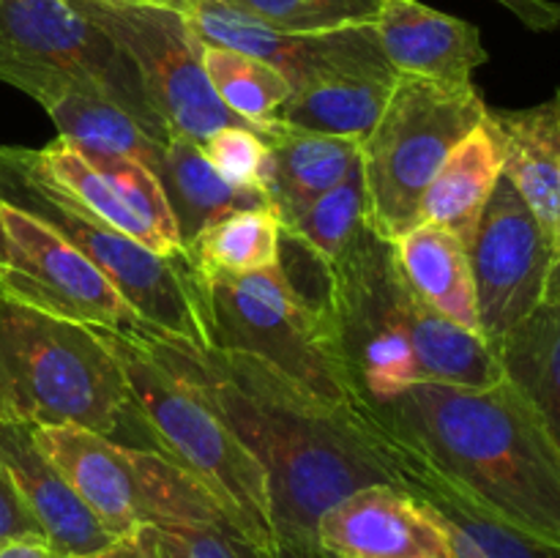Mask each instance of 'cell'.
Wrapping results in <instances>:
<instances>
[{"label": "cell", "instance_id": "6da1fadb", "mask_svg": "<svg viewBox=\"0 0 560 558\" xmlns=\"http://www.w3.org/2000/svg\"><path fill=\"white\" fill-rule=\"evenodd\" d=\"M178 370L195 377L238 441L262 465L273 542L320 550L317 523L370 485L408 490L405 457L366 408L317 397L257 356L148 332Z\"/></svg>", "mask_w": 560, "mask_h": 558}, {"label": "cell", "instance_id": "7a4b0ae2", "mask_svg": "<svg viewBox=\"0 0 560 558\" xmlns=\"http://www.w3.org/2000/svg\"><path fill=\"white\" fill-rule=\"evenodd\" d=\"M410 463L512 528L560 545V449L523 394L416 383L366 408Z\"/></svg>", "mask_w": 560, "mask_h": 558}, {"label": "cell", "instance_id": "3957f363", "mask_svg": "<svg viewBox=\"0 0 560 558\" xmlns=\"http://www.w3.org/2000/svg\"><path fill=\"white\" fill-rule=\"evenodd\" d=\"M334 328L359 403L399 397L416 383L490 388L503 381L495 348L419 299L388 241L364 224L334 263Z\"/></svg>", "mask_w": 560, "mask_h": 558}, {"label": "cell", "instance_id": "277c9868", "mask_svg": "<svg viewBox=\"0 0 560 558\" xmlns=\"http://www.w3.org/2000/svg\"><path fill=\"white\" fill-rule=\"evenodd\" d=\"M0 421L77 425L159 452L96 332L0 295Z\"/></svg>", "mask_w": 560, "mask_h": 558}, {"label": "cell", "instance_id": "5b68a950", "mask_svg": "<svg viewBox=\"0 0 560 558\" xmlns=\"http://www.w3.org/2000/svg\"><path fill=\"white\" fill-rule=\"evenodd\" d=\"M91 328V326H88ZM118 364L159 452L184 465L249 539L273 545L271 492L262 465L219 416L195 377L173 364L148 332L93 328Z\"/></svg>", "mask_w": 560, "mask_h": 558}, {"label": "cell", "instance_id": "8992f818", "mask_svg": "<svg viewBox=\"0 0 560 558\" xmlns=\"http://www.w3.org/2000/svg\"><path fill=\"white\" fill-rule=\"evenodd\" d=\"M184 271L206 345L244 350L317 397L364 408L339 350L334 317L301 299L277 263L260 271L228 274L184 260Z\"/></svg>", "mask_w": 560, "mask_h": 558}, {"label": "cell", "instance_id": "52a82bcc", "mask_svg": "<svg viewBox=\"0 0 560 558\" xmlns=\"http://www.w3.org/2000/svg\"><path fill=\"white\" fill-rule=\"evenodd\" d=\"M487 109L476 82L446 85L397 74L381 118L361 140L364 224L377 239L392 244L419 224L432 178Z\"/></svg>", "mask_w": 560, "mask_h": 558}, {"label": "cell", "instance_id": "ba28073f", "mask_svg": "<svg viewBox=\"0 0 560 558\" xmlns=\"http://www.w3.org/2000/svg\"><path fill=\"white\" fill-rule=\"evenodd\" d=\"M33 441L113 536L137 528H235L217 498L167 454L77 425L33 427Z\"/></svg>", "mask_w": 560, "mask_h": 558}, {"label": "cell", "instance_id": "9c48e42d", "mask_svg": "<svg viewBox=\"0 0 560 558\" xmlns=\"http://www.w3.org/2000/svg\"><path fill=\"white\" fill-rule=\"evenodd\" d=\"M0 200L47 224L96 263L159 334L206 345L180 255H156L102 222L36 167L31 148L0 146Z\"/></svg>", "mask_w": 560, "mask_h": 558}, {"label": "cell", "instance_id": "30bf717a", "mask_svg": "<svg viewBox=\"0 0 560 558\" xmlns=\"http://www.w3.org/2000/svg\"><path fill=\"white\" fill-rule=\"evenodd\" d=\"M55 80L113 98L156 140L173 135L129 55L69 0H0V82L31 93Z\"/></svg>", "mask_w": 560, "mask_h": 558}, {"label": "cell", "instance_id": "8fae6325", "mask_svg": "<svg viewBox=\"0 0 560 558\" xmlns=\"http://www.w3.org/2000/svg\"><path fill=\"white\" fill-rule=\"evenodd\" d=\"M115 38L140 71L153 109L170 131L206 142L224 126H252L230 113L202 69V42L184 11L148 0H69ZM255 129V126H252ZM257 131V129H255Z\"/></svg>", "mask_w": 560, "mask_h": 558}, {"label": "cell", "instance_id": "7c38bea8", "mask_svg": "<svg viewBox=\"0 0 560 558\" xmlns=\"http://www.w3.org/2000/svg\"><path fill=\"white\" fill-rule=\"evenodd\" d=\"M0 224L5 235L0 295L91 328H113V332L153 328L96 263L66 244L47 224L36 222L3 200H0Z\"/></svg>", "mask_w": 560, "mask_h": 558}, {"label": "cell", "instance_id": "4fadbf2b", "mask_svg": "<svg viewBox=\"0 0 560 558\" xmlns=\"http://www.w3.org/2000/svg\"><path fill=\"white\" fill-rule=\"evenodd\" d=\"M465 249L479 334L498 348L512 328L545 304L556 244L512 181L501 175Z\"/></svg>", "mask_w": 560, "mask_h": 558}, {"label": "cell", "instance_id": "5bb4252c", "mask_svg": "<svg viewBox=\"0 0 560 558\" xmlns=\"http://www.w3.org/2000/svg\"><path fill=\"white\" fill-rule=\"evenodd\" d=\"M186 20L202 44L262 60L277 69L293 91L317 77L345 71H394L377 42L375 25L337 33H282L228 0H191Z\"/></svg>", "mask_w": 560, "mask_h": 558}, {"label": "cell", "instance_id": "9a60e30c", "mask_svg": "<svg viewBox=\"0 0 560 558\" xmlns=\"http://www.w3.org/2000/svg\"><path fill=\"white\" fill-rule=\"evenodd\" d=\"M328 558H454L441 518L397 485H370L334 503L317 523Z\"/></svg>", "mask_w": 560, "mask_h": 558}, {"label": "cell", "instance_id": "2e32d148", "mask_svg": "<svg viewBox=\"0 0 560 558\" xmlns=\"http://www.w3.org/2000/svg\"><path fill=\"white\" fill-rule=\"evenodd\" d=\"M375 33L388 66L402 77L470 85L474 71L490 60L479 27L419 0H386Z\"/></svg>", "mask_w": 560, "mask_h": 558}, {"label": "cell", "instance_id": "e0dca14e", "mask_svg": "<svg viewBox=\"0 0 560 558\" xmlns=\"http://www.w3.org/2000/svg\"><path fill=\"white\" fill-rule=\"evenodd\" d=\"M0 463L55 556H82L115 539L66 476L44 457L33 441V427L0 421Z\"/></svg>", "mask_w": 560, "mask_h": 558}, {"label": "cell", "instance_id": "ac0fdd59", "mask_svg": "<svg viewBox=\"0 0 560 558\" xmlns=\"http://www.w3.org/2000/svg\"><path fill=\"white\" fill-rule=\"evenodd\" d=\"M503 148V175L523 195L534 217L556 244L560 228V104L525 109H487Z\"/></svg>", "mask_w": 560, "mask_h": 558}, {"label": "cell", "instance_id": "d6986e66", "mask_svg": "<svg viewBox=\"0 0 560 558\" xmlns=\"http://www.w3.org/2000/svg\"><path fill=\"white\" fill-rule=\"evenodd\" d=\"M52 118L58 137L69 140L80 153L96 156H126L162 173L164 142L156 140L140 120L113 98L74 85V82H42L27 93Z\"/></svg>", "mask_w": 560, "mask_h": 558}, {"label": "cell", "instance_id": "ffe728a7", "mask_svg": "<svg viewBox=\"0 0 560 558\" xmlns=\"http://www.w3.org/2000/svg\"><path fill=\"white\" fill-rule=\"evenodd\" d=\"M266 197L279 222L293 219L312 200L331 191L361 167L359 140L295 129L282 120L266 137Z\"/></svg>", "mask_w": 560, "mask_h": 558}, {"label": "cell", "instance_id": "44dd1931", "mask_svg": "<svg viewBox=\"0 0 560 558\" xmlns=\"http://www.w3.org/2000/svg\"><path fill=\"white\" fill-rule=\"evenodd\" d=\"M503 175V148L490 120L470 129L432 178L421 200L419 224L430 222L448 230L468 246L487 200Z\"/></svg>", "mask_w": 560, "mask_h": 558}, {"label": "cell", "instance_id": "7402d4cb", "mask_svg": "<svg viewBox=\"0 0 560 558\" xmlns=\"http://www.w3.org/2000/svg\"><path fill=\"white\" fill-rule=\"evenodd\" d=\"M405 282L432 310L479 334L474 274L463 241L438 224L421 222L392 241Z\"/></svg>", "mask_w": 560, "mask_h": 558}, {"label": "cell", "instance_id": "603a6c76", "mask_svg": "<svg viewBox=\"0 0 560 558\" xmlns=\"http://www.w3.org/2000/svg\"><path fill=\"white\" fill-rule=\"evenodd\" d=\"M394 71H345L295 88L279 120L304 131L364 140L394 91Z\"/></svg>", "mask_w": 560, "mask_h": 558}, {"label": "cell", "instance_id": "cb8c5ba5", "mask_svg": "<svg viewBox=\"0 0 560 558\" xmlns=\"http://www.w3.org/2000/svg\"><path fill=\"white\" fill-rule=\"evenodd\" d=\"M159 181H162L170 208H173L180 246L189 244L200 230H206L208 224L228 217V213L241 211V208L268 206L266 197L230 186L208 162L200 142L175 135V131L164 142V162Z\"/></svg>", "mask_w": 560, "mask_h": 558}, {"label": "cell", "instance_id": "d4e9b609", "mask_svg": "<svg viewBox=\"0 0 560 558\" xmlns=\"http://www.w3.org/2000/svg\"><path fill=\"white\" fill-rule=\"evenodd\" d=\"M503 377L560 449V304H541L498 342Z\"/></svg>", "mask_w": 560, "mask_h": 558}, {"label": "cell", "instance_id": "484cf974", "mask_svg": "<svg viewBox=\"0 0 560 558\" xmlns=\"http://www.w3.org/2000/svg\"><path fill=\"white\" fill-rule=\"evenodd\" d=\"M279 235H282V222L271 206L241 208L200 230L184 246V260L211 271H260L277 263Z\"/></svg>", "mask_w": 560, "mask_h": 558}, {"label": "cell", "instance_id": "4316f807", "mask_svg": "<svg viewBox=\"0 0 560 558\" xmlns=\"http://www.w3.org/2000/svg\"><path fill=\"white\" fill-rule=\"evenodd\" d=\"M202 69L219 102L266 140L293 93L290 82L262 60L213 44H202Z\"/></svg>", "mask_w": 560, "mask_h": 558}, {"label": "cell", "instance_id": "83f0119b", "mask_svg": "<svg viewBox=\"0 0 560 558\" xmlns=\"http://www.w3.org/2000/svg\"><path fill=\"white\" fill-rule=\"evenodd\" d=\"M31 153L36 167L42 170L55 186H60L66 195L74 197L80 206H85L88 211L96 213L102 222H107L109 228L118 230V233L129 235L131 241L142 244L145 249L167 257V252H164L156 233L129 211V206L120 200L118 191L113 189V184H109V181L104 178V175L98 173V170L93 167L69 140L58 137V140H52L49 146L31 148Z\"/></svg>", "mask_w": 560, "mask_h": 558}, {"label": "cell", "instance_id": "f1b7e54d", "mask_svg": "<svg viewBox=\"0 0 560 558\" xmlns=\"http://www.w3.org/2000/svg\"><path fill=\"white\" fill-rule=\"evenodd\" d=\"M405 463H408L410 479L408 490L419 496L432 512L441 514L446 523L457 525L490 558H560V545H552V542H545L539 536H530L525 531L501 523L498 518L487 514L485 509L470 503L468 498L454 492L452 487L438 481L430 470L410 463V460H405Z\"/></svg>", "mask_w": 560, "mask_h": 558}, {"label": "cell", "instance_id": "f546056e", "mask_svg": "<svg viewBox=\"0 0 560 558\" xmlns=\"http://www.w3.org/2000/svg\"><path fill=\"white\" fill-rule=\"evenodd\" d=\"M282 228L299 241H304L312 252L326 263H337L348 252L355 235L364 230V184H361V167L334 186L331 191L312 200L304 211L282 222Z\"/></svg>", "mask_w": 560, "mask_h": 558}, {"label": "cell", "instance_id": "4dcf8cb0", "mask_svg": "<svg viewBox=\"0 0 560 558\" xmlns=\"http://www.w3.org/2000/svg\"><path fill=\"white\" fill-rule=\"evenodd\" d=\"M282 33H337L375 25L386 0H228Z\"/></svg>", "mask_w": 560, "mask_h": 558}, {"label": "cell", "instance_id": "1f68e13d", "mask_svg": "<svg viewBox=\"0 0 560 558\" xmlns=\"http://www.w3.org/2000/svg\"><path fill=\"white\" fill-rule=\"evenodd\" d=\"M82 156L113 184V189L129 206V211L156 233L167 257L184 255L173 208H170L162 181H159V175L153 170H148L145 164L126 156H96V153H91V156L82 153Z\"/></svg>", "mask_w": 560, "mask_h": 558}, {"label": "cell", "instance_id": "d6a6232c", "mask_svg": "<svg viewBox=\"0 0 560 558\" xmlns=\"http://www.w3.org/2000/svg\"><path fill=\"white\" fill-rule=\"evenodd\" d=\"M200 148L230 186L266 197L268 146L260 131L252 126H224L213 131L206 142H200Z\"/></svg>", "mask_w": 560, "mask_h": 558}, {"label": "cell", "instance_id": "836d02e7", "mask_svg": "<svg viewBox=\"0 0 560 558\" xmlns=\"http://www.w3.org/2000/svg\"><path fill=\"white\" fill-rule=\"evenodd\" d=\"M159 558H271V545L224 525L153 528Z\"/></svg>", "mask_w": 560, "mask_h": 558}, {"label": "cell", "instance_id": "e575fe53", "mask_svg": "<svg viewBox=\"0 0 560 558\" xmlns=\"http://www.w3.org/2000/svg\"><path fill=\"white\" fill-rule=\"evenodd\" d=\"M31 536L44 539L42 528L33 520V514L27 512L25 501H22L14 481H11L9 470L0 463V545L11 539H31Z\"/></svg>", "mask_w": 560, "mask_h": 558}, {"label": "cell", "instance_id": "d590c367", "mask_svg": "<svg viewBox=\"0 0 560 558\" xmlns=\"http://www.w3.org/2000/svg\"><path fill=\"white\" fill-rule=\"evenodd\" d=\"M69 558H159L156 534H153V528H137L131 534L115 536L109 545L98 547V550Z\"/></svg>", "mask_w": 560, "mask_h": 558}, {"label": "cell", "instance_id": "8d00e7d4", "mask_svg": "<svg viewBox=\"0 0 560 558\" xmlns=\"http://www.w3.org/2000/svg\"><path fill=\"white\" fill-rule=\"evenodd\" d=\"M512 11L530 31H556L560 27V3L556 0H495Z\"/></svg>", "mask_w": 560, "mask_h": 558}, {"label": "cell", "instance_id": "74e56055", "mask_svg": "<svg viewBox=\"0 0 560 558\" xmlns=\"http://www.w3.org/2000/svg\"><path fill=\"white\" fill-rule=\"evenodd\" d=\"M0 558H58V556L49 550L47 539L31 536V539L3 542V545H0Z\"/></svg>", "mask_w": 560, "mask_h": 558}, {"label": "cell", "instance_id": "f35d334b", "mask_svg": "<svg viewBox=\"0 0 560 558\" xmlns=\"http://www.w3.org/2000/svg\"><path fill=\"white\" fill-rule=\"evenodd\" d=\"M545 304H560V228L556 233V252H552V268L550 279H547Z\"/></svg>", "mask_w": 560, "mask_h": 558}, {"label": "cell", "instance_id": "ab89813d", "mask_svg": "<svg viewBox=\"0 0 560 558\" xmlns=\"http://www.w3.org/2000/svg\"><path fill=\"white\" fill-rule=\"evenodd\" d=\"M271 558H328V556L323 550H304V547H293V545H282V542H273Z\"/></svg>", "mask_w": 560, "mask_h": 558}, {"label": "cell", "instance_id": "60d3db41", "mask_svg": "<svg viewBox=\"0 0 560 558\" xmlns=\"http://www.w3.org/2000/svg\"><path fill=\"white\" fill-rule=\"evenodd\" d=\"M148 3H156V5H167V9H175V11H189L191 0H148Z\"/></svg>", "mask_w": 560, "mask_h": 558}, {"label": "cell", "instance_id": "b9f144b4", "mask_svg": "<svg viewBox=\"0 0 560 558\" xmlns=\"http://www.w3.org/2000/svg\"><path fill=\"white\" fill-rule=\"evenodd\" d=\"M5 263V235H3V224H0V266Z\"/></svg>", "mask_w": 560, "mask_h": 558}, {"label": "cell", "instance_id": "7bdbcfd3", "mask_svg": "<svg viewBox=\"0 0 560 558\" xmlns=\"http://www.w3.org/2000/svg\"><path fill=\"white\" fill-rule=\"evenodd\" d=\"M556 98H558V104H560V88L556 91Z\"/></svg>", "mask_w": 560, "mask_h": 558}]
</instances>
